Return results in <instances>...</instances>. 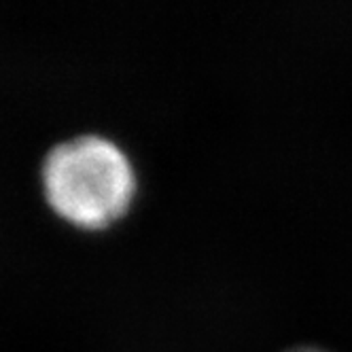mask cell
I'll list each match as a JSON object with an SVG mask.
<instances>
[{"mask_svg": "<svg viewBox=\"0 0 352 352\" xmlns=\"http://www.w3.org/2000/svg\"><path fill=\"white\" fill-rule=\"evenodd\" d=\"M43 187L58 214L83 228H102L128 210L136 176L117 142L79 134L49 148Z\"/></svg>", "mask_w": 352, "mask_h": 352, "instance_id": "1", "label": "cell"}, {"mask_svg": "<svg viewBox=\"0 0 352 352\" xmlns=\"http://www.w3.org/2000/svg\"><path fill=\"white\" fill-rule=\"evenodd\" d=\"M295 352H318V350H295Z\"/></svg>", "mask_w": 352, "mask_h": 352, "instance_id": "2", "label": "cell"}]
</instances>
